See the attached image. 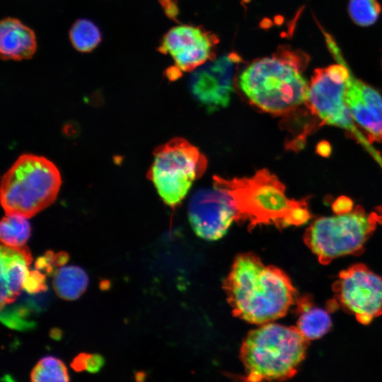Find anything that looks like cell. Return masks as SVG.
<instances>
[{
    "label": "cell",
    "instance_id": "1",
    "mask_svg": "<svg viewBox=\"0 0 382 382\" xmlns=\"http://www.w3.org/2000/svg\"><path fill=\"white\" fill-rule=\"evenodd\" d=\"M224 288L233 315L259 325L284 316L296 294L284 271L250 253L236 257Z\"/></svg>",
    "mask_w": 382,
    "mask_h": 382
},
{
    "label": "cell",
    "instance_id": "2",
    "mask_svg": "<svg viewBox=\"0 0 382 382\" xmlns=\"http://www.w3.org/2000/svg\"><path fill=\"white\" fill-rule=\"evenodd\" d=\"M308 61L305 53L282 47L246 66L238 77L239 88L260 110L289 116L306 105L308 83L303 71Z\"/></svg>",
    "mask_w": 382,
    "mask_h": 382
},
{
    "label": "cell",
    "instance_id": "3",
    "mask_svg": "<svg viewBox=\"0 0 382 382\" xmlns=\"http://www.w3.org/2000/svg\"><path fill=\"white\" fill-rule=\"evenodd\" d=\"M214 187L226 192L235 208V221L257 226L274 225L279 228L300 226L311 217L306 199H289L285 186L267 169L249 178L225 179L213 176Z\"/></svg>",
    "mask_w": 382,
    "mask_h": 382
},
{
    "label": "cell",
    "instance_id": "4",
    "mask_svg": "<svg viewBox=\"0 0 382 382\" xmlns=\"http://www.w3.org/2000/svg\"><path fill=\"white\" fill-rule=\"evenodd\" d=\"M310 340L296 326L267 323L251 330L241 348L245 381H282L293 377Z\"/></svg>",
    "mask_w": 382,
    "mask_h": 382
},
{
    "label": "cell",
    "instance_id": "5",
    "mask_svg": "<svg viewBox=\"0 0 382 382\" xmlns=\"http://www.w3.org/2000/svg\"><path fill=\"white\" fill-rule=\"evenodd\" d=\"M62 185L57 167L31 154L21 155L1 181V204L6 214L30 218L51 205Z\"/></svg>",
    "mask_w": 382,
    "mask_h": 382
},
{
    "label": "cell",
    "instance_id": "6",
    "mask_svg": "<svg viewBox=\"0 0 382 382\" xmlns=\"http://www.w3.org/2000/svg\"><path fill=\"white\" fill-rule=\"evenodd\" d=\"M328 50L337 62L315 69L308 83L306 107L324 125L343 128L371 151L382 165V159L369 141L357 129L345 100L347 81L350 68L333 37L321 28Z\"/></svg>",
    "mask_w": 382,
    "mask_h": 382
},
{
    "label": "cell",
    "instance_id": "7",
    "mask_svg": "<svg viewBox=\"0 0 382 382\" xmlns=\"http://www.w3.org/2000/svg\"><path fill=\"white\" fill-rule=\"evenodd\" d=\"M377 224L376 212L366 214L356 206L348 213L315 220L306 228L303 241L319 262L328 265L338 257L361 254Z\"/></svg>",
    "mask_w": 382,
    "mask_h": 382
},
{
    "label": "cell",
    "instance_id": "8",
    "mask_svg": "<svg viewBox=\"0 0 382 382\" xmlns=\"http://www.w3.org/2000/svg\"><path fill=\"white\" fill-rule=\"evenodd\" d=\"M148 170L150 180L163 202L175 208L183 201L195 180L207 168V159L187 140L176 137L157 146Z\"/></svg>",
    "mask_w": 382,
    "mask_h": 382
},
{
    "label": "cell",
    "instance_id": "9",
    "mask_svg": "<svg viewBox=\"0 0 382 382\" xmlns=\"http://www.w3.org/2000/svg\"><path fill=\"white\" fill-rule=\"evenodd\" d=\"M332 290L334 296L327 303L328 311L340 308L363 325L382 315V277L365 265L356 264L341 271Z\"/></svg>",
    "mask_w": 382,
    "mask_h": 382
},
{
    "label": "cell",
    "instance_id": "10",
    "mask_svg": "<svg viewBox=\"0 0 382 382\" xmlns=\"http://www.w3.org/2000/svg\"><path fill=\"white\" fill-rule=\"evenodd\" d=\"M187 213L195 233L208 241L222 238L235 220L231 197L216 187L195 192L190 199Z\"/></svg>",
    "mask_w": 382,
    "mask_h": 382
},
{
    "label": "cell",
    "instance_id": "11",
    "mask_svg": "<svg viewBox=\"0 0 382 382\" xmlns=\"http://www.w3.org/2000/svg\"><path fill=\"white\" fill-rule=\"evenodd\" d=\"M217 42L214 35L199 27L180 25L164 35L158 51L170 54L181 71H192L212 59Z\"/></svg>",
    "mask_w": 382,
    "mask_h": 382
},
{
    "label": "cell",
    "instance_id": "12",
    "mask_svg": "<svg viewBox=\"0 0 382 382\" xmlns=\"http://www.w3.org/2000/svg\"><path fill=\"white\" fill-rule=\"evenodd\" d=\"M238 61L233 54L224 55L195 69L189 81L195 99L209 111L226 108L233 91V71Z\"/></svg>",
    "mask_w": 382,
    "mask_h": 382
},
{
    "label": "cell",
    "instance_id": "13",
    "mask_svg": "<svg viewBox=\"0 0 382 382\" xmlns=\"http://www.w3.org/2000/svg\"><path fill=\"white\" fill-rule=\"evenodd\" d=\"M345 100L352 119L367 133L369 143L382 141V97L375 88L356 78L351 69Z\"/></svg>",
    "mask_w": 382,
    "mask_h": 382
},
{
    "label": "cell",
    "instance_id": "14",
    "mask_svg": "<svg viewBox=\"0 0 382 382\" xmlns=\"http://www.w3.org/2000/svg\"><path fill=\"white\" fill-rule=\"evenodd\" d=\"M31 262L26 246L1 245V308L13 302L21 294Z\"/></svg>",
    "mask_w": 382,
    "mask_h": 382
},
{
    "label": "cell",
    "instance_id": "15",
    "mask_svg": "<svg viewBox=\"0 0 382 382\" xmlns=\"http://www.w3.org/2000/svg\"><path fill=\"white\" fill-rule=\"evenodd\" d=\"M36 50V36L30 28L13 17L1 21L0 54L3 60L28 59Z\"/></svg>",
    "mask_w": 382,
    "mask_h": 382
},
{
    "label": "cell",
    "instance_id": "16",
    "mask_svg": "<svg viewBox=\"0 0 382 382\" xmlns=\"http://www.w3.org/2000/svg\"><path fill=\"white\" fill-rule=\"evenodd\" d=\"M297 311L296 327L308 340L323 337L331 328L328 312L314 306L310 297L303 296L297 300Z\"/></svg>",
    "mask_w": 382,
    "mask_h": 382
},
{
    "label": "cell",
    "instance_id": "17",
    "mask_svg": "<svg viewBox=\"0 0 382 382\" xmlns=\"http://www.w3.org/2000/svg\"><path fill=\"white\" fill-rule=\"evenodd\" d=\"M88 277L86 272L78 266H68L56 271L53 288L62 299L73 301L79 299L86 290Z\"/></svg>",
    "mask_w": 382,
    "mask_h": 382
},
{
    "label": "cell",
    "instance_id": "18",
    "mask_svg": "<svg viewBox=\"0 0 382 382\" xmlns=\"http://www.w3.org/2000/svg\"><path fill=\"white\" fill-rule=\"evenodd\" d=\"M0 224L1 243L10 247L24 246L30 236L28 218L18 214H6Z\"/></svg>",
    "mask_w": 382,
    "mask_h": 382
},
{
    "label": "cell",
    "instance_id": "19",
    "mask_svg": "<svg viewBox=\"0 0 382 382\" xmlns=\"http://www.w3.org/2000/svg\"><path fill=\"white\" fill-rule=\"evenodd\" d=\"M69 35L74 48L82 53L93 51L102 37L98 26L86 18L76 20L71 27Z\"/></svg>",
    "mask_w": 382,
    "mask_h": 382
},
{
    "label": "cell",
    "instance_id": "20",
    "mask_svg": "<svg viewBox=\"0 0 382 382\" xmlns=\"http://www.w3.org/2000/svg\"><path fill=\"white\" fill-rule=\"evenodd\" d=\"M33 382H66L69 376L65 364L59 359L47 356L42 358L30 374Z\"/></svg>",
    "mask_w": 382,
    "mask_h": 382
},
{
    "label": "cell",
    "instance_id": "21",
    "mask_svg": "<svg viewBox=\"0 0 382 382\" xmlns=\"http://www.w3.org/2000/svg\"><path fill=\"white\" fill-rule=\"evenodd\" d=\"M381 6L377 0H349L348 12L353 22L359 26H369L378 19Z\"/></svg>",
    "mask_w": 382,
    "mask_h": 382
},
{
    "label": "cell",
    "instance_id": "22",
    "mask_svg": "<svg viewBox=\"0 0 382 382\" xmlns=\"http://www.w3.org/2000/svg\"><path fill=\"white\" fill-rule=\"evenodd\" d=\"M23 289L30 294L47 291L45 274L37 270L29 271L24 280Z\"/></svg>",
    "mask_w": 382,
    "mask_h": 382
},
{
    "label": "cell",
    "instance_id": "23",
    "mask_svg": "<svg viewBox=\"0 0 382 382\" xmlns=\"http://www.w3.org/2000/svg\"><path fill=\"white\" fill-rule=\"evenodd\" d=\"M54 254L52 251L48 250L45 255L38 257L35 261L36 269L43 270L47 274L51 275L53 272V258Z\"/></svg>",
    "mask_w": 382,
    "mask_h": 382
},
{
    "label": "cell",
    "instance_id": "24",
    "mask_svg": "<svg viewBox=\"0 0 382 382\" xmlns=\"http://www.w3.org/2000/svg\"><path fill=\"white\" fill-rule=\"evenodd\" d=\"M332 208L336 214H346L353 209V202L350 198L342 195L334 201Z\"/></svg>",
    "mask_w": 382,
    "mask_h": 382
},
{
    "label": "cell",
    "instance_id": "25",
    "mask_svg": "<svg viewBox=\"0 0 382 382\" xmlns=\"http://www.w3.org/2000/svg\"><path fill=\"white\" fill-rule=\"evenodd\" d=\"M105 364V359L104 358L98 354H90V356L88 359L87 362V371H88L91 373H96L102 368V366Z\"/></svg>",
    "mask_w": 382,
    "mask_h": 382
},
{
    "label": "cell",
    "instance_id": "26",
    "mask_svg": "<svg viewBox=\"0 0 382 382\" xmlns=\"http://www.w3.org/2000/svg\"><path fill=\"white\" fill-rule=\"evenodd\" d=\"M90 354L81 353L78 354L71 363V367L76 372H81L87 369V362Z\"/></svg>",
    "mask_w": 382,
    "mask_h": 382
},
{
    "label": "cell",
    "instance_id": "27",
    "mask_svg": "<svg viewBox=\"0 0 382 382\" xmlns=\"http://www.w3.org/2000/svg\"><path fill=\"white\" fill-rule=\"evenodd\" d=\"M316 152L320 156L328 157L331 153V146L327 141H322L317 144Z\"/></svg>",
    "mask_w": 382,
    "mask_h": 382
},
{
    "label": "cell",
    "instance_id": "28",
    "mask_svg": "<svg viewBox=\"0 0 382 382\" xmlns=\"http://www.w3.org/2000/svg\"><path fill=\"white\" fill-rule=\"evenodd\" d=\"M69 260V254L66 252L61 251L54 255L53 265L54 267H60L65 265Z\"/></svg>",
    "mask_w": 382,
    "mask_h": 382
},
{
    "label": "cell",
    "instance_id": "29",
    "mask_svg": "<svg viewBox=\"0 0 382 382\" xmlns=\"http://www.w3.org/2000/svg\"><path fill=\"white\" fill-rule=\"evenodd\" d=\"M376 212L378 214V224H382V207H378L376 209Z\"/></svg>",
    "mask_w": 382,
    "mask_h": 382
}]
</instances>
